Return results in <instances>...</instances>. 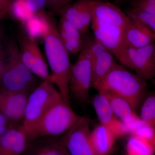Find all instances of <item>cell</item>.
<instances>
[{"mask_svg":"<svg viewBox=\"0 0 155 155\" xmlns=\"http://www.w3.org/2000/svg\"><path fill=\"white\" fill-rule=\"evenodd\" d=\"M43 20L45 52L51 71L48 80L70 104L69 81L72 64L69 52L62 42L54 19L45 16Z\"/></svg>","mask_w":155,"mask_h":155,"instance_id":"6da1fadb","label":"cell"},{"mask_svg":"<svg viewBox=\"0 0 155 155\" xmlns=\"http://www.w3.org/2000/svg\"><path fill=\"white\" fill-rule=\"evenodd\" d=\"M146 81L116 62L94 88L98 92H111L123 98L136 111L145 96Z\"/></svg>","mask_w":155,"mask_h":155,"instance_id":"7a4b0ae2","label":"cell"},{"mask_svg":"<svg viewBox=\"0 0 155 155\" xmlns=\"http://www.w3.org/2000/svg\"><path fill=\"white\" fill-rule=\"evenodd\" d=\"M81 117L72 110L70 104L61 97L48 109L28 133L29 141L41 137H55L65 134Z\"/></svg>","mask_w":155,"mask_h":155,"instance_id":"3957f363","label":"cell"},{"mask_svg":"<svg viewBox=\"0 0 155 155\" xmlns=\"http://www.w3.org/2000/svg\"><path fill=\"white\" fill-rule=\"evenodd\" d=\"M8 51L7 63L0 68V90L30 93L35 88L36 78L23 63L15 43L10 44Z\"/></svg>","mask_w":155,"mask_h":155,"instance_id":"277c9868","label":"cell"},{"mask_svg":"<svg viewBox=\"0 0 155 155\" xmlns=\"http://www.w3.org/2000/svg\"><path fill=\"white\" fill-rule=\"evenodd\" d=\"M61 97L58 89L48 80L43 81L31 92L21 125L27 135L46 111Z\"/></svg>","mask_w":155,"mask_h":155,"instance_id":"5b68a950","label":"cell"},{"mask_svg":"<svg viewBox=\"0 0 155 155\" xmlns=\"http://www.w3.org/2000/svg\"><path fill=\"white\" fill-rule=\"evenodd\" d=\"M92 77L91 59L86 53L81 51L77 61L72 65L69 81L70 94L81 103L87 102L89 100Z\"/></svg>","mask_w":155,"mask_h":155,"instance_id":"8992f818","label":"cell"},{"mask_svg":"<svg viewBox=\"0 0 155 155\" xmlns=\"http://www.w3.org/2000/svg\"><path fill=\"white\" fill-rule=\"evenodd\" d=\"M155 50V42L139 48H127L121 64L133 70L145 80H152L155 78V61L153 56Z\"/></svg>","mask_w":155,"mask_h":155,"instance_id":"52a82bcc","label":"cell"},{"mask_svg":"<svg viewBox=\"0 0 155 155\" xmlns=\"http://www.w3.org/2000/svg\"><path fill=\"white\" fill-rule=\"evenodd\" d=\"M91 131L89 119L81 116L61 139L69 155H97L91 143Z\"/></svg>","mask_w":155,"mask_h":155,"instance_id":"ba28073f","label":"cell"},{"mask_svg":"<svg viewBox=\"0 0 155 155\" xmlns=\"http://www.w3.org/2000/svg\"><path fill=\"white\" fill-rule=\"evenodd\" d=\"M91 27L114 25L126 28L132 20L118 6L101 0H92Z\"/></svg>","mask_w":155,"mask_h":155,"instance_id":"9c48e42d","label":"cell"},{"mask_svg":"<svg viewBox=\"0 0 155 155\" xmlns=\"http://www.w3.org/2000/svg\"><path fill=\"white\" fill-rule=\"evenodd\" d=\"M92 105L101 125L110 129L116 137L129 134L125 124L114 114L107 97L104 93L98 92L92 100Z\"/></svg>","mask_w":155,"mask_h":155,"instance_id":"30bf717a","label":"cell"},{"mask_svg":"<svg viewBox=\"0 0 155 155\" xmlns=\"http://www.w3.org/2000/svg\"><path fill=\"white\" fill-rule=\"evenodd\" d=\"M29 93L0 90V112L10 124L22 121Z\"/></svg>","mask_w":155,"mask_h":155,"instance_id":"8fae6325","label":"cell"},{"mask_svg":"<svg viewBox=\"0 0 155 155\" xmlns=\"http://www.w3.org/2000/svg\"><path fill=\"white\" fill-rule=\"evenodd\" d=\"M92 0H78L61 10V16L79 31L82 35L91 24Z\"/></svg>","mask_w":155,"mask_h":155,"instance_id":"7c38bea8","label":"cell"},{"mask_svg":"<svg viewBox=\"0 0 155 155\" xmlns=\"http://www.w3.org/2000/svg\"><path fill=\"white\" fill-rule=\"evenodd\" d=\"M29 142L21 125H11L0 138V155H22Z\"/></svg>","mask_w":155,"mask_h":155,"instance_id":"4fadbf2b","label":"cell"},{"mask_svg":"<svg viewBox=\"0 0 155 155\" xmlns=\"http://www.w3.org/2000/svg\"><path fill=\"white\" fill-rule=\"evenodd\" d=\"M107 97L114 114L127 127L129 134L133 133L142 122L130 104L123 98L111 92H102Z\"/></svg>","mask_w":155,"mask_h":155,"instance_id":"5bb4252c","label":"cell"},{"mask_svg":"<svg viewBox=\"0 0 155 155\" xmlns=\"http://www.w3.org/2000/svg\"><path fill=\"white\" fill-rule=\"evenodd\" d=\"M155 41V36L152 33L144 26L132 21L124 31V43L126 48H139Z\"/></svg>","mask_w":155,"mask_h":155,"instance_id":"9a60e30c","label":"cell"},{"mask_svg":"<svg viewBox=\"0 0 155 155\" xmlns=\"http://www.w3.org/2000/svg\"><path fill=\"white\" fill-rule=\"evenodd\" d=\"M116 136L110 129L101 125L91 130V143L97 155H109L114 150Z\"/></svg>","mask_w":155,"mask_h":155,"instance_id":"2e32d148","label":"cell"},{"mask_svg":"<svg viewBox=\"0 0 155 155\" xmlns=\"http://www.w3.org/2000/svg\"><path fill=\"white\" fill-rule=\"evenodd\" d=\"M49 138L41 137L32 140L22 155H69L61 140Z\"/></svg>","mask_w":155,"mask_h":155,"instance_id":"e0dca14e","label":"cell"},{"mask_svg":"<svg viewBox=\"0 0 155 155\" xmlns=\"http://www.w3.org/2000/svg\"><path fill=\"white\" fill-rule=\"evenodd\" d=\"M58 29L62 42L69 53L75 54L81 51L83 46L82 35L62 16Z\"/></svg>","mask_w":155,"mask_h":155,"instance_id":"ac0fdd59","label":"cell"},{"mask_svg":"<svg viewBox=\"0 0 155 155\" xmlns=\"http://www.w3.org/2000/svg\"><path fill=\"white\" fill-rule=\"evenodd\" d=\"M116 62L114 55L107 50L103 52L95 58L92 62V87H94L105 77Z\"/></svg>","mask_w":155,"mask_h":155,"instance_id":"d6986e66","label":"cell"},{"mask_svg":"<svg viewBox=\"0 0 155 155\" xmlns=\"http://www.w3.org/2000/svg\"><path fill=\"white\" fill-rule=\"evenodd\" d=\"M19 44L22 61L31 71L34 64L35 48L37 44L32 39L24 35L19 37Z\"/></svg>","mask_w":155,"mask_h":155,"instance_id":"ffe728a7","label":"cell"},{"mask_svg":"<svg viewBox=\"0 0 155 155\" xmlns=\"http://www.w3.org/2000/svg\"><path fill=\"white\" fill-rule=\"evenodd\" d=\"M126 155H154L152 147L138 136L131 134L126 145Z\"/></svg>","mask_w":155,"mask_h":155,"instance_id":"44dd1931","label":"cell"},{"mask_svg":"<svg viewBox=\"0 0 155 155\" xmlns=\"http://www.w3.org/2000/svg\"><path fill=\"white\" fill-rule=\"evenodd\" d=\"M140 107L139 117L142 121L155 128V93L145 95Z\"/></svg>","mask_w":155,"mask_h":155,"instance_id":"7402d4cb","label":"cell"},{"mask_svg":"<svg viewBox=\"0 0 155 155\" xmlns=\"http://www.w3.org/2000/svg\"><path fill=\"white\" fill-rule=\"evenodd\" d=\"M125 13L133 22L144 26L155 36V14L132 8Z\"/></svg>","mask_w":155,"mask_h":155,"instance_id":"603a6c76","label":"cell"},{"mask_svg":"<svg viewBox=\"0 0 155 155\" xmlns=\"http://www.w3.org/2000/svg\"><path fill=\"white\" fill-rule=\"evenodd\" d=\"M82 35H84V37L83 38L82 37L83 46L81 51L86 53L89 56L92 62L97 56L107 50L105 47L95 38L94 35L87 34V31Z\"/></svg>","mask_w":155,"mask_h":155,"instance_id":"cb8c5ba5","label":"cell"},{"mask_svg":"<svg viewBox=\"0 0 155 155\" xmlns=\"http://www.w3.org/2000/svg\"><path fill=\"white\" fill-rule=\"evenodd\" d=\"M31 71L34 75L39 78L43 81L48 80L49 77L47 64L37 45L35 48L34 64Z\"/></svg>","mask_w":155,"mask_h":155,"instance_id":"d4e9b609","label":"cell"},{"mask_svg":"<svg viewBox=\"0 0 155 155\" xmlns=\"http://www.w3.org/2000/svg\"><path fill=\"white\" fill-rule=\"evenodd\" d=\"M131 134L138 136L143 139L152 147L155 154V127L147 125L142 121Z\"/></svg>","mask_w":155,"mask_h":155,"instance_id":"484cf974","label":"cell"},{"mask_svg":"<svg viewBox=\"0 0 155 155\" xmlns=\"http://www.w3.org/2000/svg\"><path fill=\"white\" fill-rule=\"evenodd\" d=\"M132 8L155 15V0H133Z\"/></svg>","mask_w":155,"mask_h":155,"instance_id":"4316f807","label":"cell"},{"mask_svg":"<svg viewBox=\"0 0 155 155\" xmlns=\"http://www.w3.org/2000/svg\"><path fill=\"white\" fill-rule=\"evenodd\" d=\"M26 5L32 14H38L45 7L46 0H25Z\"/></svg>","mask_w":155,"mask_h":155,"instance_id":"83f0119b","label":"cell"},{"mask_svg":"<svg viewBox=\"0 0 155 155\" xmlns=\"http://www.w3.org/2000/svg\"><path fill=\"white\" fill-rule=\"evenodd\" d=\"M45 7L53 12L59 13L64 8L62 0H46Z\"/></svg>","mask_w":155,"mask_h":155,"instance_id":"f1b7e54d","label":"cell"},{"mask_svg":"<svg viewBox=\"0 0 155 155\" xmlns=\"http://www.w3.org/2000/svg\"><path fill=\"white\" fill-rule=\"evenodd\" d=\"M14 0H0V20L10 13Z\"/></svg>","mask_w":155,"mask_h":155,"instance_id":"f546056e","label":"cell"},{"mask_svg":"<svg viewBox=\"0 0 155 155\" xmlns=\"http://www.w3.org/2000/svg\"><path fill=\"white\" fill-rule=\"evenodd\" d=\"M62 2H63V5L64 7H66L67 5L70 4V2L72 1V0H62Z\"/></svg>","mask_w":155,"mask_h":155,"instance_id":"4dcf8cb0","label":"cell"},{"mask_svg":"<svg viewBox=\"0 0 155 155\" xmlns=\"http://www.w3.org/2000/svg\"><path fill=\"white\" fill-rule=\"evenodd\" d=\"M6 130H2V129H0V138H1V137L2 136V135L3 134H4Z\"/></svg>","mask_w":155,"mask_h":155,"instance_id":"1f68e13d","label":"cell"},{"mask_svg":"<svg viewBox=\"0 0 155 155\" xmlns=\"http://www.w3.org/2000/svg\"><path fill=\"white\" fill-rule=\"evenodd\" d=\"M125 1V0H116V2L118 3L122 2H124V1Z\"/></svg>","mask_w":155,"mask_h":155,"instance_id":"d6a6232c","label":"cell"},{"mask_svg":"<svg viewBox=\"0 0 155 155\" xmlns=\"http://www.w3.org/2000/svg\"><path fill=\"white\" fill-rule=\"evenodd\" d=\"M153 58H154V60L155 61V50L154 51L153 54Z\"/></svg>","mask_w":155,"mask_h":155,"instance_id":"836d02e7","label":"cell"},{"mask_svg":"<svg viewBox=\"0 0 155 155\" xmlns=\"http://www.w3.org/2000/svg\"><path fill=\"white\" fill-rule=\"evenodd\" d=\"M152 81L154 85L155 86V78H154V79H153Z\"/></svg>","mask_w":155,"mask_h":155,"instance_id":"e575fe53","label":"cell"},{"mask_svg":"<svg viewBox=\"0 0 155 155\" xmlns=\"http://www.w3.org/2000/svg\"><path fill=\"white\" fill-rule=\"evenodd\" d=\"M1 40H0V51H1Z\"/></svg>","mask_w":155,"mask_h":155,"instance_id":"d590c367","label":"cell"},{"mask_svg":"<svg viewBox=\"0 0 155 155\" xmlns=\"http://www.w3.org/2000/svg\"><path fill=\"white\" fill-rule=\"evenodd\" d=\"M0 68H1V66H0Z\"/></svg>","mask_w":155,"mask_h":155,"instance_id":"8d00e7d4","label":"cell"}]
</instances>
